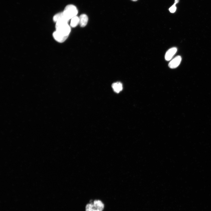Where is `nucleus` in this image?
<instances>
[{
  "label": "nucleus",
  "mask_w": 211,
  "mask_h": 211,
  "mask_svg": "<svg viewBox=\"0 0 211 211\" xmlns=\"http://www.w3.org/2000/svg\"><path fill=\"white\" fill-rule=\"evenodd\" d=\"M63 13L65 18L69 20L77 16L78 13V10L75 6L73 5H69L66 6Z\"/></svg>",
  "instance_id": "nucleus-1"
},
{
  "label": "nucleus",
  "mask_w": 211,
  "mask_h": 211,
  "mask_svg": "<svg viewBox=\"0 0 211 211\" xmlns=\"http://www.w3.org/2000/svg\"><path fill=\"white\" fill-rule=\"evenodd\" d=\"M131 1H138V0H131Z\"/></svg>",
  "instance_id": "nucleus-12"
},
{
  "label": "nucleus",
  "mask_w": 211,
  "mask_h": 211,
  "mask_svg": "<svg viewBox=\"0 0 211 211\" xmlns=\"http://www.w3.org/2000/svg\"><path fill=\"white\" fill-rule=\"evenodd\" d=\"M104 208V205L101 201L95 200L93 204H88L86 205V211H102Z\"/></svg>",
  "instance_id": "nucleus-2"
},
{
  "label": "nucleus",
  "mask_w": 211,
  "mask_h": 211,
  "mask_svg": "<svg viewBox=\"0 0 211 211\" xmlns=\"http://www.w3.org/2000/svg\"><path fill=\"white\" fill-rule=\"evenodd\" d=\"M181 61L180 56H177L173 59L169 64V67L172 69L177 67L180 65Z\"/></svg>",
  "instance_id": "nucleus-4"
},
{
  "label": "nucleus",
  "mask_w": 211,
  "mask_h": 211,
  "mask_svg": "<svg viewBox=\"0 0 211 211\" xmlns=\"http://www.w3.org/2000/svg\"><path fill=\"white\" fill-rule=\"evenodd\" d=\"M112 87L114 91L117 93H119L123 89L122 84L120 82L114 83L112 84Z\"/></svg>",
  "instance_id": "nucleus-8"
},
{
  "label": "nucleus",
  "mask_w": 211,
  "mask_h": 211,
  "mask_svg": "<svg viewBox=\"0 0 211 211\" xmlns=\"http://www.w3.org/2000/svg\"><path fill=\"white\" fill-rule=\"evenodd\" d=\"M79 24L80 26L82 27L86 26L88 21V18L87 16L85 14H82L79 17Z\"/></svg>",
  "instance_id": "nucleus-6"
},
{
  "label": "nucleus",
  "mask_w": 211,
  "mask_h": 211,
  "mask_svg": "<svg viewBox=\"0 0 211 211\" xmlns=\"http://www.w3.org/2000/svg\"><path fill=\"white\" fill-rule=\"evenodd\" d=\"M177 51V49L176 47H173L169 49L165 55V58L166 60L167 61H170Z\"/></svg>",
  "instance_id": "nucleus-5"
},
{
  "label": "nucleus",
  "mask_w": 211,
  "mask_h": 211,
  "mask_svg": "<svg viewBox=\"0 0 211 211\" xmlns=\"http://www.w3.org/2000/svg\"><path fill=\"white\" fill-rule=\"evenodd\" d=\"M179 0H175V2L174 5L169 9V10L171 13H174L176 11L177 9L176 5L179 3Z\"/></svg>",
  "instance_id": "nucleus-11"
},
{
  "label": "nucleus",
  "mask_w": 211,
  "mask_h": 211,
  "mask_svg": "<svg viewBox=\"0 0 211 211\" xmlns=\"http://www.w3.org/2000/svg\"><path fill=\"white\" fill-rule=\"evenodd\" d=\"M53 36L54 39L59 43H63L67 38L61 36L56 31L53 33Z\"/></svg>",
  "instance_id": "nucleus-7"
},
{
  "label": "nucleus",
  "mask_w": 211,
  "mask_h": 211,
  "mask_svg": "<svg viewBox=\"0 0 211 211\" xmlns=\"http://www.w3.org/2000/svg\"><path fill=\"white\" fill-rule=\"evenodd\" d=\"M79 24V17L76 16L71 19L70 25L72 27H76Z\"/></svg>",
  "instance_id": "nucleus-9"
},
{
  "label": "nucleus",
  "mask_w": 211,
  "mask_h": 211,
  "mask_svg": "<svg viewBox=\"0 0 211 211\" xmlns=\"http://www.w3.org/2000/svg\"><path fill=\"white\" fill-rule=\"evenodd\" d=\"M56 31L61 36L68 37L71 32V28L68 23L64 24L55 27Z\"/></svg>",
  "instance_id": "nucleus-3"
},
{
  "label": "nucleus",
  "mask_w": 211,
  "mask_h": 211,
  "mask_svg": "<svg viewBox=\"0 0 211 211\" xmlns=\"http://www.w3.org/2000/svg\"><path fill=\"white\" fill-rule=\"evenodd\" d=\"M64 17L63 13L60 12L56 14L53 17V20L55 23L60 19Z\"/></svg>",
  "instance_id": "nucleus-10"
}]
</instances>
